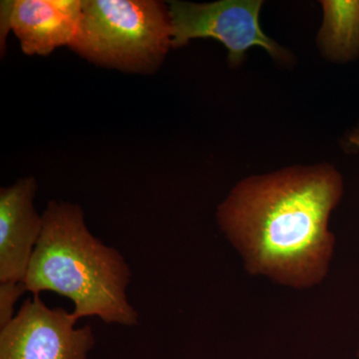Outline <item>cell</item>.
<instances>
[{"mask_svg": "<svg viewBox=\"0 0 359 359\" xmlns=\"http://www.w3.org/2000/svg\"><path fill=\"white\" fill-rule=\"evenodd\" d=\"M342 191L341 176L330 166L252 177L219 205L218 222L252 275L309 289L330 269L334 237L328 221Z\"/></svg>", "mask_w": 359, "mask_h": 359, "instance_id": "cell-1", "label": "cell"}, {"mask_svg": "<svg viewBox=\"0 0 359 359\" xmlns=\"http://www.w3.org/2000/svg\"><path fill=\"white\" fill-rule=\"evenodd\" d=\"M25 283L27 292H52L74 304L73 316L134 327L139 316L127 297L131 269L121 252L92 235L77 204L51 201Z\"/></svg>", "mask_w": 359, "mask_h": 359, "instance_id": "cell-2", "label": "cell"}, {"mask_svg": "<svg viewBox=\"0 0 359 359\" xmlns=\"http://www.w3.org/2000/svg\"><path fill=\"white\" fill-rule=\"evenodd\" d=\"M172 47L168 4L155 0H82L70 48L103 67L152 73Z\"/></svg>", "mask_w": 359, "mask_h": 359, "instance_id": "cell-3", "label": "cell"}, {"mask_svg": "<svg viewBox=\"0 0 359 359\" xmlns=\"http://www.w3.org/2000/svg\"><path fill=\"white\" fill-rule=\"evenodd\" d=\"M263 2L256 0H222L212 4L170 1L172 47L178 48L195 39H214L229 51L231 65L242 62L250 47H263L276 59L287 52L262 30L259 22Z\"/></svg>", "mask_w": 359, "mask_h": 359, "instance_id": "cell-4", "label": "cell"}, {"mask_svg": "<svg viewBox=\"0 0 359 359\" xmlns=\"http://www.w3.org/2000/svg\"><path fill=\"white\" fill-rule=\"evenodd\" d=\"M77 321L72 311L49 308L33 295L0 330V359H86L95 337Z\"/></svg>", "mask_w": 359, "mask_h": 359, "instance_id": "cell-5", "label": "cell"}, {"mask_svg": "<svg viewBox=\"0 0 359 359\" xmlns=\"http://www.w3.org/2000/svg\"><path fill=\"white\" fill-rule=\"evenodd\" d=\"M1 36L11 30L26 55L47 56L76 36L82 0L1 1Z\"/></svg>", "mask_w": 359, "mask_h": 359, "instance_id": "cell-6", "label": "cell"}, {"mask_svg": "<svg viewBox=\"0 0 359 359\" xmlns=\"http://www.w3.org/2000/svg\"><path fill=\"white\" fill-rule=\"evenodd\" d=\"M36 191L33 177L0 190V283L25 282L43 226L33 204Z\"/></svg>", "mask_w": 359, "mask_h": 359, "instance_id": "cell-7", "label": "cell"}, {"mask_svg": "<svg viewBox=\"0 0 359 359\" xmlns=\"http://www.w3.org/2000/svg\"><path fill=\"white\" fill-rule=\"evenodd\" d=\"M320 43L334 60L348 61L359 54V1H323Z\"/></svg>", "mask_w": 359, "mask_h": 359, "instance_id": "cell-8", "label": "cell"}, {"mask_svg": "<svg viewBox=\"0 0 359 359\" xmlns=\"http://www.w3.org/2000/svg\"><path fill=\"white\" fill-rule=\"evenodd\" d=\"M27 292L25 282L0 283V330L14 318V306L21 295Z\"/></svg>", "mask_w": 359, "mask_h": 359, "instance_id": "cell-9", "label": "cell"}, {"mask_svg": "<svg viewBox=\"0 0 359 359\" xmlns=\"http://www.w3.org/2000/svg\"><path fill=\"white\" fill-rule=\"evenodd\" d=\"M358 359H359V347H358Z\"/></svg>", "mask_w": 359, "mask_h": 359, "instance_id": "cell-10", "label": "cell"}]
</instances>
